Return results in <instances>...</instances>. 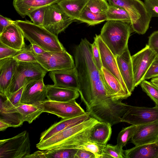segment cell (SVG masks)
<instances>
[{
	"label": "cell",
	"instance_id": "19",
	"mask_svg": "<svg viewBox=\"0 0 158 158\" xmlns=\"http://www.w3.org/2000/svg\"><path fill=\"white\" fill-rule=\"evenodd\" d=\"M24 36L16 23L12 24L0 34V42L11 48L21 50L26 47Z\"/></svg>",
	"mask_w": 158,
	"mask_h": 158
},
{
	"label": "cell",
	"instance_id": "48",
	"mask_svg": "<svg viewBox=\"0 0 158 158\" xmlns=\"http://www.w3.org/2000/svg\"><path fill=\"white\" fill-rule=\"evenodd\" d=\"M11 127V126L10 124L3 120L0 119V131H3L7 128Z\"/></svg>",
	"mask_w": 158,
	"mask_h": 158
},
{
	"label": "cell",
	"instance_id": "29",
	"mask_svg": "<svg viewBox=\"0 0 158 158\" xmlns=\"http://www.w3.org/2000/svg\"><path fill=\"white\" fill-rule=\"evenodd\" d=\"M24 88V86L22 87L6 97L0 95V109L7 111H13L21 103Z\"/></svg>",
	"mask_w": 158,
	"mask_h": 158
},
{
	"label": "cell",
	"instance_id": "49",
	"mask_svg": "<svg viewBox=\"0 0 158 158\" xmlns=\"http://www.w3.org/2000/svg\"><path fill=\"white\" fill-rule=\"evenodd\" d=\"M151 82L158 87V77L152 78Z\"/></svg>",
	"mask_w": 158,
	"mask_h": 158
},
{
	"label": "cell",
	"instance_id": "13",
	"mask_svg": "<svg viewBox=\"0 0 158 158\" xmlns=\"http://www.w3.org/2000/svg\"><path fill=\"white\" fill-rule=\"evenodd\" d=\"M94 39L96 40L99 47L102 67L118 80L126 92L131 96L120 73L116 56L103 42L100 35H96Z\"/></svg>",
	"mask_w": 158,
	"mask_h": 158
},
{
	"label": "cell",
	"instance_id": "32",
	"mask_svg": "<svg viewBox=\"0 0 158 158\" xmlns=\"http://www.w3.org/2000/svg\"><path fill=\"white\" fill-rule=\"evenodd\" d=\"M0 119L9 123L12 127H19L24 122L18 113L9 112L0 109Z\"/></svg>",
	"mask_w": 158,
	"mask_h": 158
},
{
	"label": "cell",
	"instance_id": "12",
	"mask_svg": "<svg viewBox=\"0 0 158 158\" xmlns=\"http://www.w3.org/2000/svg\"><path fill=\"white\" fill-rule=\"evenodd\" d=\"M158 120V106L153 107L131 106L121 118V122L137 126Z\"/></svg>",
	"mask_w": 158,
	"mask_h": 158
},
{
	"label": "cell",
	"instance_id": "23",
	"mask_svg": "<svg viewBox=\"0 0 158 158\" xmlns=\"http://www.w3.org/2000/svg\"><path fill=\"white\" fill-rule=\"evenodd\" d=\"M125 158H158V140L123 150Z\"/></svg>",
	"mask_w": 158,
	"mask_h": 158
},
{
	"label": "cell",
	"instance_id": "33",
	"mask_svg": "<svg viewBox=\"0 0 158 158\" xmlns=\"http://www.w3.org/2000/svg\"><path fill=\"white\" fill-rule=\"evenodd\" d=\"M109 6L106 0H89L85 7L93 13L106 14Z\"/></svg>",
	"mask_w": 158,
	"mask_h": 158
},
{
	"label": "cell",
	"instance_id": "28",
	"mask_svg": "<svg viewBox=\"0 0 158 158\" xmlns=\"http://www.w3.org/2000/svg\"><path fill=\"white\" fill-rule=\"evenodd\" d=\"M14 112L19 113L23 121L31 123L42 113L43 109L37 104H27L21 103L14 109Z\"/></svg>",
	"mask_w": 158,
	"mask_h": 158
},
{
	"label": "cell",
	"instance_id": "18",
	"mask_svg": "<svg viewBox=\"0 0 158 158\" xmlns=\"http://www.w3.org/2000/svg\"><path fill=\"white\" fill-rule=\"evenodd\" d=\"M91 117L89 113L86 111L85 114L80 116L62 119L43 131L41 134L39 142L44 141L55 134L77 125Z\"/></svg>",
	"mask_w": 158,
	"mask_h": 158
},
{
	"label": "cell",
	"instance_id": "6",
	"mask_svg": "<svg viewBox=\"0 0 158 158\" xmlns=\"http://www.w3.org/2000/svg\"><path fill=\"white\" fill-rule=\"evenodd\" d=\"M47 72L38 62H19L9 87L1 95L7 97L29 82L44 78Z\"/></svg>",
	"mask_w": 158,
	"mask_h": 158
},
{
	"label": "cell",
	"instance_id": "17",
	"mask_svg": "<svg viewBox=\"0 0 158 158\" xmlns=\"http://www.w3.org/2000/svg\"><path fill=\"white\" fill-rule=\"evenodd\" d=\"M116 58L120 74L131 95L135 87L131 56L128 48L122 54L116 56Z\"/></svg>",
	"mask_w": 158,
	"mask_h": 158
},
{
	"label": "cell",
	"instance_id": "20",
	"mask_svg": "<svg viewBox=\"0 0 158 158\" xmlns=\"http://www.w3.org/2000/svg\"><path fill=\"white\" fill-rule=\"evenodd\" d=\"M19 61L13 57L0 60V94L4 95L9 87Z\"/></svg>",
	"mask_w": 158,
	"mask_h": 158
},
{
	"label": "cell",
	"instance_id": "26",
	"mask_svg": "<svg viewBox=\"0 0 158 158\" xmlns=\"http://www.w3.org/2000/svg\"><path fill=\"white\" fill-rule=\"evenodd\" d=\"M78 149L58 147L38 151L27 158H74Z\"/></svg>",
	"mask_w": 158,
	"mask_h": 158
},
{
	"label": "cell",
	"instance_id": "42",
	"mask_svg": "<svg viewBox=\"0 0 158 158\" xmlns=\"http://www.w3.org/2000/svg\"><path fill=\"white\" fill-rule=\"evenodd\" d=\"M21 50L15 49L0 42V60L13 57Z\"/></svg>",
	"mask_w": 158,
	"mask_h": 158
},
{
	"label": "cell",
	"instance_id": "30",
	"mask_svg": "<svg viewBox=\"0 0 158 158\" xmlns=\"http://www.w3.org/2000/svg\"><path fill=\"white\" fill-rule=\"evenodd\" d=\"M106 15V21H120L131 25V19L128 13L125 9L121 7L109 5Z\"/></svg>",
	"mask_w": 158,
	"mask_h": 158
},
{
	"label": "cell",
	"instance_id": "38",
	"mask_svg": "<svg viewBox=\"0 0 158 158\" xmlns=\"http://www.w3.org/2000/svg\"><path fill=\"white\" fill-rule=\"evenodd\" d=\"M125 158L123 148L117 144H106L104 147L103 158Z\"/></svg>",
	"mask_w": 158,
	"mask_h": 158
},
{
	"label": "cell",
	"instance_id": "10",
	"mask_svg": "<svg viewBox=\"0 0 158 158\" xmlns=\"http://www.w3.org/2000/svg\"><path fill=\"white\" fill-rule=\"evenodd\" d=\"M47 112L57 115L62 119L71 118L85 114L86 111L76 101L73 100L66 102H60L46 100L37 104Z\"/></svg>",
	"mask_w": 158,
	"mask_h": 158
},
{
	"label": "cell",
	"instance_id": "31",
	"mask_svg": "<svg viewBox=\"0 0 158 158\" xmlns=\"http://www.w3.org/2000/svg\"><path fill=\"white\" fill-rule=\"evenodd\" d=\"M78 20L89 25L93 26L106 21V14L93 13L85 7L80 15Z\"/></svg>",
	"mask_w": 158,
	"mask_h": 158
},
{
	"label": "cell",
	"instance_id": "25",
	"mask_svg": "<svg viewBox=\"0 0 158 158\" xmlns=\"http://www.w3.org/2000/svg\"><path fill=\"white\" fill-rule=\"evenodd\" d=\"M111 126L109 123L99 121L92 127L89 140L106 145L111 135Z\"/></svg>",
	"mask_w": 158,
	"mask_h": 158
},
{
	"label": "cell",
	"instance_id": "1",
	"mask_svg": "<svg viewBox=\"0 0 158 158\" xmlns=\"http://www.w3.org/2000/svg\"><path fill=\"white\" fill-rule=\"evenodd\" d=\"M91 44L86 38L81 39L74 49L78 91L90 116L100 121H106L118 115L124 105L121 100L114 99L108 91L102 72L93 61Z\"/></svg>",
	"mask_w": 158,
	"mask_h": 158
},
{
	"label": "cell",
	"instance_id": "4",
	"mask_svg": "<svg viewBox=\"0 0 158 158\" xmlns=\"http://www.w3.org/2000/svg\"><path fill=\"white\" fill-rule=\"evenodd\" d=\"M25 38L31 44H36L46 51H65L56 36L43 26L37 25L28 20H16Z\"/></svg>",
	"mask_w": 158,
	"mask_h": 158
},
{
	"label": "cell",
	"instance_id": "3",
	"mask_svg": "<svg viewBox=\"0 0 158 158\" xmlns=\"http://www.w3.org/2000/svg\"><path fill=\"white\" fill-rule=\"evenodd\" d=\"M132 31L130 24L120 21L108 20L102 28L100 35L116 56L122 54L128 48V40Z\"/></svg>",
	"mask_w": 158,
	"mask_h": 158
},
{
	"label": "cell",
	"instance_id": "39",
	"mask_svg": "<svg viewBox=\"0 0 158 158\" xmlns=\"http://www.w3.org/2000/svg\"><path fill=\"white\" fill-rule=\"evenodd\" d=\"M45 7L35 9L28 14L27 16L30 18L32 23L35 24L43 26Z\"/></svg>",
	"mask_w": 158,
	"mask_h": 158
},
{
	"label": "cell",
	"instance_id": "8",
	"mask_svg": "<svg viewBox=\"0 0 158 158\" xmlns=\"http://www.w3.org/2000/svg\"><path fill=\"white\" fill-rule=\"evenodd\" d=\"M75 20L67 15L58 3L45 7L43 26L56 36Z\"/></svg>",
	"mask_w": 158,
	"mask_h": 158
},
{
	"label": "cell",
	"instance_id": "27",
	"mask_svg": "<svg viewBox=\"0 0 158 158\" xmlns=\"http://www.w3.org/2000/svg\"><path fill=\"white\" fill-rule=\"evenodd\" d=\"M89 0H62L58 4L69 16L78 20Z\"/></svg>",
	"mask_w": 158,
	"mask_h": 158
},
{
	"label": "cell",
	"instance_id": "34",
	"mask_svg": "<svg viewBox=\"0 0 158 158\" xmlns=\"http://www.w3.org/2000/svg\"><path fill=\"white\" fill-rule=\"evenodd\" d=\"M105 146L89 140L77 146L76 148L85 150L93 153L96 158H103Z\"/></svg>",
	"mask_w": 158,
	"mask_h": 158
},
{
	"label": "cell",
	"instance_id": "37",
	"mask_svg": "<svg viewBox=\"0 0 158 158\" xmlns=\"http://www.w3.org/2000/svg\"><path fill=\"white\" fill-rule=\"evenodd\" d=\"M143 91L146 93L150 98L158 106V87L151 82L143 80L140 83Z\"/></svg>",
	"mask_w": 158,
	"mask_h": 158
},
{
	"label": "cell",
	"instance_id": "46",
	"mask_svg": "<svg viewBox=\"0 0 158 158\" xmlns=\"http://www.w3.org/2000/svg\"><path fill=\"white\" fill-rule=\"evenodd\" d=\"M74 158H96L93 153L88 151L78 149Z\"/></svg>",
	"mask_w": 158,
	"mask_h": 158
},
{
	"label": "cell",
	"instance_id": "5",
	"mask_svg": "<svg viewBox=\"0 0 158 158\" xmlns=\"http://www.w3.org/2000/svg\"><path fill=\"white\" fill-rule=\"evenodd\" d=\"M110 5L125 9L131 19L133 31L140 35L148 30L152 18L148 13L144 2L141 0H106Z\"/></svg>",
	"mask_w": 158,
	"mask_h": 158
},
{
	"label": "cell",
	"instance_id": "9",
	"mask_svg": "<svg viewBox=\"0 0 158 158\" xmlns=\"http://www.w3.org/2000/svg\"><path fill=\"white\" fill-rule=\"evenodd\" d=\"M35 55L37 61L48 72L75 68L72 56L66 50L46 51L41 54Z\"/></svg>",
	"mask_w": 158,
	"mask_h": 158
},
{
	"label": "cell",
	"instance_id": "47",
	"mask_svg": "<svg viewBox=\"0 0 158 158\" xmlns=\"http://www.w3.org/2000/svg\"><path fill=\"white\" fill-rule=\"evenodd\" d=\"M30 45L32 49L36 54L40 55L46 52L41 47L36 44H31Z\"/></svg>",
	"mask_w": 158,
	"mask_h": 158
},
{
	"label": "cell",
	"instance_id": "40",
	"mask_svg": "<svg viewBox=\"0 0 158 158\" xmlns=\"http://www.w3.org/2000/svg\"><path fill=\"white\" fill-rule=\"evenodd\" d=\"M91 44L92 54L93 61L98 70L102 72V67L100 52L97 42L95 39Z\"/></svg>",
	"mask_w": 158,
	"mask_h": 158
},
{
	"label": "cell",
	"instance_id": "44",
	"mask_svg": "<svg viewBox=\"0 0 158 158\" xmlns=\"http://www.w3.org/2000/svg\"><path fill=\"white\" fill-rule=\"evenodd\" d=\"M148 45L158 55V30L153 32L149 36Z\"/></svg>",
	"mask_w": 158,
	"mask_h": 158
},
{
	"label": "cell",
	"instance_id": "7",
	"mask_svg": "<svg viewBox=\"0 0 158 158\" xmlns=\"http://www.w3.org/2000/svg\"><path fill=\"white\" fill-rule=\"evenodd\" d=\"M28 132L24 131L12 138L0 140V158H27L31 154Z\"/></svg>",
	"mask_w": 158,
	"mask_h": 158
},
{
	"label": "cell",
	"instance_id": "22",
	"mask_svg": "<svg viewBox=\"0 0 158 158\" xmlns=\"http://www.w3.org/2000/svg\"><path fill=\"white\" fill-rule=\"evenodd\" d=\"M102 73L107 89L114 99L122 101L130 96L126 92L118 80L103 67Z\"/></svg>",
	"mask_w": 158,
	"mask_h": 158
},
{
	"label": "cell",
	"instance_id": "21",
	"mask_svg": "<svg viewBox=\"0 0 158 158\" xmlns=\"http://www.w3.org/2000/svg\"><path fill=\"white\" fill-rule=\"evenodd\" d=\"M62 0H14L13 5L17 12L23 18L32 11L51 4L58 3Z\"/></svg>",
	"mask_w": 158,
	"mask_h": 158
},
{
	"label": "cell",
	"instance_id": "16",
	"mask_svg": "<svg viewBox=\"0 0 158 158\" xmlns=\"http://www.w3.org/2000/svg\"><path fill=\"white\" fill-rule=\"evenodd\" d=\"M49 75L55 86L78 91L79 85L75 67L70 69L50 71Z\"/></svg>",
	"mask_w": 158,
	"mask_h": 158
},
{
	"label": "cell",
	"instance_id": "41",
	"mask_svg": "<svg viewBox=\"0 0 158 158\" xmlns=\"http://www.w3.org/2000/svg\"><path fill=\"white\" fill-rule=\"evenodd\" d=\"M146 9L151 17H158V0H144Z\"/></svg>",
	"mask_w": 158,
	"mask_h": 158
},
{
	"label": "cell",
	"instance_id": "24",
	"mask_svg": "<svg viewBox=\"0 0 158 158\" xmlns=\"http://www.w3.org/2000/svg\"><path fill=\"white\" fill-rule=\"evenodd\" d=\"M46 86L47 98L51 101L66 102L76 99L80 95L77 90L58 87L54 85Z\"/></svg>",
	"mask_w": 158,
	"mask_h": 158
},
{
	"label": "cell",
	"instance_id": "11",
	"mask_svg": "<svg viewBox=\"0 0 158 158\" xmlns=\"http://www.w3.org/2000/svg\"><path fill=\"white\" fill-rule=\"evenodd\" d=\"M158 54L147 44L131 56L135 87L144 80L145 76Z\"/></svg>",
	"mask_w": 158,
	"mask_h": 158
},
{
	"label": "cell",
	"instance_id": "35",
	"mask_svg": "<svg viewBox=\"0 0 158 158\" xmlns=\"http://www.w3.org/2000/svg\"><path fill=\"white\" fill-rule=\"evenodd\" d=\"M137 126L131 125L123 128L119 133L117 138V144L123 148L131 139L136 128Z\"/></svg>",
	"mask_w": 158,
	"mask_h": 158
},
{
	"label": "cell",
	"instance_id": "2",
	"mask_svg": "<svg viewBox=\"0 0 158 158\" xmlns=\"http://www.w3.org/2000/svg\"><path fill=\"white\" fill-rule=\"evenodd\" d=\"M99 121L91 117L77 125L55 134L36 144L39 149L58 147L74 148L89 140L92 127Z\"/></svg>",
	"mask_w": 158,
	"mask_h": 158
},
{
	"label": "cell",
	"instance_id": "15",
	"mask_svg": "<svg viewBox=\"0 0 158 158\" xmlns=\"http://www.w3.org/2000/svg\"><path fill=\"white\" fill-rule=\"evenodd\" d=\"M158 140V120L137 126L131 139L135 146Z\"/></svg>",
	"mask_w": 158,
	"mask_h": 158
},
{
	"label": "cell",
	"instance_id": "36",
	"mask_svg": "<svg viewBox=\"0 0 158 158\" xmlns=\"http://www.w3.org/2000/svg\"><path fill=\"white\" fill-rule=\"evenodd\" d=\"M13 57L19 62H37L35 54L32 49L31 45L26 46Z\"/></svg>",
	"mask_w": 158,
	"mask_h": 158
},
{
	"label": "cell",
	"instance_id": "14",
	"mask_svg": "<svg viewBox=\"0 0 158 158\" xmlns=\"http://www.w3.org/2000/svg\"><path fill=\"white\" fill-rule=\"evenodd\" d=\"M47 98V86L43 78L31 81L24 86L21 103L27 104H37L45 100Z\"/></svg>",
	"mask_w": 158,
	"mask_h": 158
},
{
	"label": "cell",
	"instance_id": "45",
	"mask_svg": "<svg viewBox=\"0 0 158 158\" xmlns=\"http://www.w3.org/2000/svg\"><path fill=\"white\" fill-rule=\"evenodd\" d=\"M16 23V21H14L10 19L0 15V34L10 25Z\"/></svg>",
	"mask_w": 158,
	"mask_h": 158
},
{
	"label": "cell",
	"instance_id": "43",
	"mask_svg": "<svg viewBox=\"0 0 158 158\" xmlns=\"http://www.w3.org/2000/svg\"><path fill=\"white\" fill-rule=\"evenodd\" d=\"M158 77V55L154 60L147 72L144 80Z\"/></svg>",
	"mask_w": 158,
	"mask_h": 158
}]
</instances>
